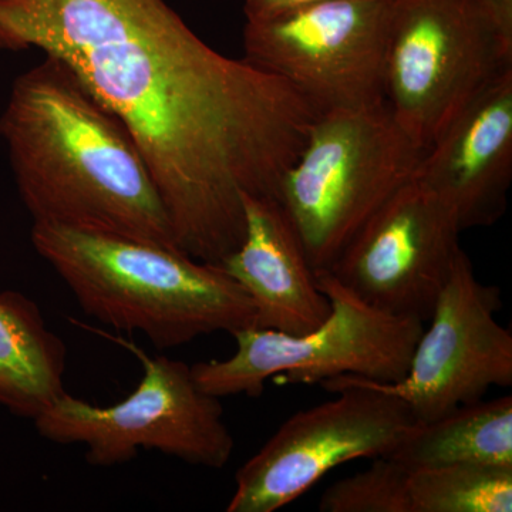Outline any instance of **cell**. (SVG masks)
I'll list each match as a JSON object with an SVG mask.
<instances>
[{
  "mask_svg": "<svg viewBox=\"0 0 512 512\" xmlns=\"http://www.w3.org/2000/svg\"><path fill=\"white\" fill-rule=\"evenodd\" d=\"M500 309V289L478 281L461 249L403 379H359L402 399L421 423L483 400L491 387H510L512 335L495 319Z\"/></svg>",
  "mask_w": 512,
  "mask_h": 512,
  "instance_id": "30bf717a",
  "label": "cell"
},
{
  "mask_svg": "<svg viewBox=\"0 0 512 512\" xmlns=\"http://www.w3.org/2000/svg\"><path fill=\"white\" fill-rule=\"evenodd\" d=\"M245 235L222 269L255 308V328L303 335L330 313L302 239L276 198L244 197Z\"/></svg>",
  "mask_w": 512,
  "mask_h": 512,
  "instance_id": "4fadbf2b",
  "label": "cell"
},
{
  "mask_svg": "<svg viewBox=\"0 0 512 512\" xmlns=\"http://www.w3.org/2000/svg\"><path fill=\"white\" fill-rule=\"evenodd\" d=\"M412 512H511L512 467L453 466L410 470Z\"/></svg>",
  "mask_w": 512,
  "mask_h": 512,
  "instance_id": "2e32d148",
  "label": "cell"
},
{
  "mask_svg": "<svg viewBox=\"0 0 512 512\" xmlns=\"http://www.w3.org/2000/svg\"><path fill=\"white\" fill-rule=\"evenodd\" d=\"M322 386L336 396L293 414L239 468L228 512L281 510L333 468L389 456L416 421L402 399L357 376L333 377Z\"/></svg>",
  "mask_w": 512,
  "mask_h": 512,
  "instance_id": "ba28073f",
  "label": "cell"
},
{
  "mask_svg": "<svg viewBox=\"0 0 512 512\" xmlns=\"http://www.w3.org/2000/svg\"><path fill=\"white\" fill-rule=\"evenodd\" d=\"M414 180L453 212L461 231L504 217L512 181V69L481 90L424 150Z\"/></svg>",
  "mask_w": 512,
  "mask_h": 512,
  "instance_id": "7c38bea8",
  "label": "cell"
},
{
  "mask_svg": "<svg viewBox=\"0 0 512 512\" xmlns=\"http://www.w3.org/2000/svg\"><path fill=\"white\" fill-rule=\"evenodd\" d=\"M390 458L410 470L476 464L512 467V396L478 400L407 427Z\"/></svg>",
  "mask_w": 512,
  "mask_h": 512,
  "instance_id": "9a60e30c",
  "label": "cell"
},
{
  "mask_svg": "<svg viewBox=\"0 0 512 512\" xmlns=\"http://www.w3.org/2000/svg\"><path fill=\"white\" fill-rule=\"evenodd\" d=\"M0 136L33 224L178 248L130 131L60 60L46 56L15 80Z\"/></svg>",
  "mask_w": 512,
  "mask_h": 512,
  "instance_id": "7a4b0ae2",
  "label": "cell"
},
{
  "mask_svg": "<svg viewBox=\"0 0 512 512\" xmlns=\"http://www.w3.org/2000/svg\"><path fill=\"white\" fill-rule=\"evenodd\" d=\"M69 67L130 131L185 254L221 265L244 197L279 200L322 110L275 74L208 46L165 0H0V50Z\"/></svg>",
  "mask_w": 512,
  "mask_h": 512,
  "instance_id": "6da1fadb",
  "label": "cell"
},
{
  "mask_svg": "<svg viewBox=\"0 0 512 512\" xmlns=\"http://www.w3.org/2000/svg\"><path fill=\"white\" fill-rule=\"evenodd\" d=\"M328 0H244L248 23L266 22Z\"/></svg>",
  "mask_w": 512,
  "mask_h": 512,
  "instance_id": "ac0fdd59",
  "label": "cell"
},
{
  "mask_svg": "<svg viewBox=\"0 0 512 512\" xmlns=\"http://www.w3.org/2000/svg\"><path fill=\"white\" fill-rule=\"evenodd\" d=\"M512 69V0H392L384 93L423 150Z\"/></svg>",
  "mask_w": 512,
  "mask_h": 512,
  "instance_id": "5b68a950",
  "label": "cell"
},
{
  "mask_svg": "<svg viewBox=\"0 0 512 512\" xmlns=\"http://www.w3.org/2000/svg\"><path fill=\"white\" fill-rule=\"evenodd\" d=\"M315 274L330 302L328 318L303 335L238 330L232 335L237 342L234 355L191 366L202 392L217 399L259 397L276 376L288 384L308 386L342 375L384 383L403 379L424 322L370 305L330 271Z\"/></svg>",
  "mask_w": 512,
  "mask_h": 512,
  "instance_id": "8992f818",
  "label": "cell"
},
{
  "mask_svg": "<svg viewBox=\"0 0 512 512\" xmlns=\"http://www.w3.org/2000/svg\"><path fill=\"white\" fill-rule=\"evenodd\" d=\"M66 346L39 306L18 291L0 292V406L35 420L66 393Z\"/></svg>",
  "mask_w": 512,
  "mask_h": 512,
  "instance_id": "5bb4252c",
  "label": "cell"
},
{
  "mask_svg": "<svg viewBox=\"0 0 512 512\" xmlns=\"http://www.w3.org/2000/svg\"><path fill=\"white\" fill-rule=\"evenodd\" d=\"M120 342L143 363L136 390L106 407L63 393L33 420L37 433L57 444H83L97 467L130 463L141 448L194 466H227L235 440L220 399L202 392L184 362Z\"/></svg>",
  "mask_w": 512,
  "mask_h": 512,
  "instance_id": "52a82bcc",
  "label": "cell"
},
{
  "mask_svg": "<svg viewBox=\"0 0 512 512\" xmlns=\"http://www.w3.org/2000/svg\"><path fill=\"white\" fill-rule=\"evenodd\" d=\"M392 0H328L245 23L244 59L282 77L320 110L386 103L384 67Z\"/></svg>",
  "mask_w": 512,
  "mask_h": 512,
  "instance_id": "9c48e42d",
  "label": "cell"
},
{
  "mask_svg": "<svg viewBox=\"0 0 512 512\" xmlns=\"http://www.w3.org/2000/svg\"><path fill=\"white\" fill-rule=\"evenodd\" d=\"M423 154L387 103L322 111L279 188L313 271L335 265L363 225L413 180Z\"/></svg>",
  "mask_w": 512,
  "mask_h": 512,
  "instance_id": "277c9868",
  "label": "cell"
},
{
  "mask_svg": "<svg viewBox=\"0 0 512 512\" xmlns=\"http://www.w3.org/2000/svg\"><path fill=\"white\" fill-rule=\"evenodd\" d=\"M461 232L453 212L413 178L328 271L370 305L426 323L461 252Z\"/></svg>",
  "mask_w": 512,
  "mask_h": 512,
  "instance_id": "8fae6325",
  "label": "cell"
},
{
  "mask_svg": "<svg viewBox=\"0 0 512 512\" xmlns=\"http://www.w3.org/2000/svg\"><path fill=\"white\" fill-rule=\"evenodd\" d=\"M30 237L87 316L143 333L157 349L255 328L247 292L220 265L181 249L53 224H33Z\"/></svg>",
  "mask_w": 512,
  "mask_h": 512,
  "instance_id": "3957f363",
  "label": "cell"
},
{
  "mask_svg": "<svg viewBox=\"0 0 512 512\" xmlns=\"http://www.w3.org/2000/svg\"><path fill=\"white\" fill-rule=\"evenodd\" d=\"M410 468L390 457L373 458L366 470L330 485L320 512H412Z\"/></svg>",
  "mask_w": 512,
  "mask_h": 512,
  "instance_id": "e0dca14e",
  "label": "cell"
}]
</instances>
